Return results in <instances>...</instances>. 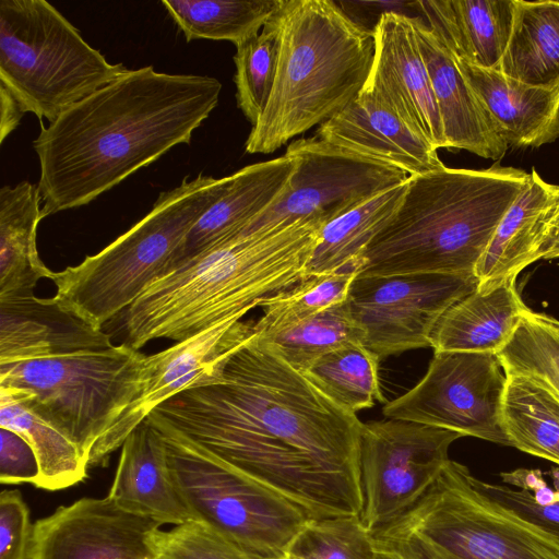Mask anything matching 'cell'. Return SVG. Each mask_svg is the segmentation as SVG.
Returning a JSON list of instances; mask_svg holds the SVG:
<instances>
[{
    "label": "cell",
    "mask_w": 559,
    "mask_h": 559,
    "mask_svg": "<svg viewBox=\"0 0 559 559\" xmlns=\"http://www.w3.org/2000/svg\"><path fill=\"white\" fill-rule=\"evenodd\" d=\"M40 203L38 185L29 181L0 190V301L35 296L38 282L52 274L37 250Z\"/></svg>",
    "instance_id": "obj_27"
},
{
    "label": "cell",
    "mask_w": 559,
    "mask_h": 559,
    "mask_svg": "<svg viewBox=\"0 0 559 559\" xmlns=\"http://www.w3.org/2000/svg\"><path fill=\"white\" fill-rule=\"evenodd\" d=\"M373 32L374 58L365 87L385 100L437 150L447 148L413 16L395 11L384 12L373 26Z\"/></svg>",
    "instance_id": "obj_17"
},
{
    "label": "cell",
    "mask_w": 559,
    "mask_h": 559,
    "mask_svg": "<svg viewBox=\"0 0 559 559\" xmlns=\"http://www.w3.org/2000/svg\"><path fill=\"white\" fill-rule=\"evenodd\" d=\"M416 5L454 57L499 69L512 31L514 0H429Z\"/></svg>",
    "instance_id": "obj_25"
},
{
    "label": "cell",
    "mask_w": 559,
    "mask_h": 559,
    "mask_svg": "<svg viewBox=\"0 0 559 559\" xmlns=\"http://www.w3.org/2000/svg\"><path fill=\"white\" fill-rule=\"evenodd\" d=\"M153 412L311 518L361 514L364 423L255 333L228 359L219 382L181 392Z\"/></svg>",
    "instance_id": "obj_1"
},
{
    "label": "cell",
    "mask_w": 559,
    "mask_h": 559,
    "mask_svg": "<svg viewBox=\"0 0 559 559\" xmlns=\"http://www.w3.org/2000/svg\"><path fill=\"white\" fill-rule=\"evenodd\" d=\"M110 335L63 308L53 297L0 301V364L102 350Z\"/></svg>",
    "instance_id": "obj_21"
},
{
    "label": "cell",
    "mask_w": 559,
    "mask_h": 559,
    "mask_svg": "<svg viewBox=\"0 0 559 559\" xmlns=\"http://www.w3.org/2000/svg\"><path fill=\"white\" fill-rule=\"evenodd\" d=\"M212 76L128 70L62 112L33 142L41 217L86 205L192 134L218 105Z\"/></svg>",
    "instance_id": "obj_2"
},
{
    "label": "cell",
    "mask_w": 559,
    "mask_h": 559,
    "mask_svg": "<svg viewBox=\"0 0 559 559\" xmlns=\"http://www.w3.org/2000/svg\"><path fill=\"white\" fill-rule=\"evenodd\" d=\"M556 258H559V202L556 212L555 228L549 241L547 252L545 253L543 259L551 260Z\"/></svg>",
    "instance_id": "obj_44"
},
{
    "label": "cell",
    "mask_w": 559,
    "mask_h": 559,
    "mask_svg": "<svg viewBox=\"0 0 559 559\" xmlns=\"http://www.w3.org/2000/svg\"><path fill=\"white\" fill-rule=\"evenodd\" d=\"M420 52L430 78L447 148L465 150L486 159L500 160L508 143L459 70L442 37L413 16Z\"/></svg>",
    "instance_id": "obj_19"
},
{
    "label": "cell",
    "mask_w": 559,
    "mask_h": 559,
    "mask_svg": "<svg viewBox=\"0 0 559 559\" xmlns=\"http://www.w3.org/2000/svg\"><path fill=\"white\" fill-rule=\"evenodd\" d=\"M160 526L109 496L82 498L34 524L28 559H156Z\"/></svg>",
    "instance_id": "obj_16"
},
{
    "label": "cell",
    "mask_w": 559,
    "mask_h": 559,
    "mask_svg": "<svg viewBox=\"0 0 559 559\" xmlns=\"http://www.w3.org/2000/svg\"><path fill=\"white\" fill-rule=\"evenodd\" d=\"M162 435L173 479L199 521L253 559H284L312 519L278 492L226 464L158 414L146 418Z\"/></svg>",
    "instance_id": "obj_10"
},
{
    "label": "cell",
    "mask_w": 559,
    "mask_h": 559,
    "mask_svg": "<svg viewBox=\"0 0 559 559\" xmlns=\"http://www.w3.org/2000/svg\"><path fill=\"white\" fill-rule=\"evenodd\" d=\"M146 356L123 344L93 352L0 364V390L90 455L105 431L141 394Z\"/></svg>",
    "instance_id": "obj_9"
},
{
    "label": "cell",
    "mask_w": 559,
    "mask_h": 559,
    "mask_svg": "<svg viewBox=\"0 0 559 559\" xmlns=\"http://www.w3.org/2000/svg\"><path fill=\"white\" fill-rule=\"evenodd\" d=\"M0 427L32 445L40 469L37 488L55 491L86 478L90 465L79 447L4 390H0Z\"/></svg>",
    "instance_id": "obj_31"
},
{
    "label": "cell",
    "mask_w": 559,
    "mask_h": 559,
    "mask_svg": "<svg viewBox=\"0 0 559 559\" xmlns=\"http://www.w3.org/2000/svg\"><path fill=\"white\" fill-rule=\"evenodd\" d=\"M477 286L476 275L356 276L346 301L364 331V345L382 359L429 347L443 313Z\"/></svg>",
    "instance_id": "obj_13"
},
{
    "label": "cell",
    "mask_w": 559,
    "mask_h": 559,
    "mask_svg": "<svg viewBox=\"0 0 559 559\" xmlns=\"http://www.w3.org/2000/svg\"><path fill=\"white\" fill-rule=\"evenodd\" d=\"M357 269L309 275L293 287L269 298L254 322L255 334L278 332L347 300Z\"/></svg>",
    "instance_id": "obj_35"
},
{
    "label": "cell",
    "mask_w": 559,
    "mask_h": 559,
    "mask_svg": "<svg viewBox=\"0 0 559 559\" xmlns=\"http://www.w3.org/2000/svg\"><path fill=\"white\" fill-rule=\"evenodd\" d=\"M294 169L295 158L285 153L227 176L222 194L183 238L173 270L216 242L243 230L286 193Z\"/></svg>",
    "instance_id": "obj_22"
},
{
    "label": "cell",
    "mask_w": 559,
    "mask_h": 559,
    "mask_svg": "<svg viewBox=\"0 0 559 559\" xmlns=\"http://www.w3.org/2000/svg\"><path fill=\"white\" fill-rule=\"evenodd\" d=\"M318 218L245 228L177 265L111 321L121 344L140 350L180 342L227 319H242L307 277L321 227Z\"/></svg>",
    "instance_id": "obj_3"
},
{
    "label": "cell",
    "mask_w": 559,
    "mask_h": 559,
    "mask_svg": "<svg viewBox=\"0 0 559 559\" xmlns=\"http://www.w3.org/2000/svg\"><path fill=\"white\" fill-rule=\"evenodd\" d=\"M289 559H378L360 515L312 518L296 535Z\"/></svg>",
    "instance_id": "obj_39"
},
{
    "label": "cell",
    "mask_w": 559,
    "mask_h": 559,
    "mask_svg": "<svg viewBox=\"0 0 559 559\" xmlns=\"http://www.w3.org/2000/svg\"><path fill=\"white\" fill-rule=\"evenodd\" d=\"M280 53L266 107L245 144L270 154L320 126L365 87L374 58L373 28L332 0H283L275 12Z\"/></svg>",
    "instance_id": "obj_5"
},
{
    "label": "cell",
    "mask_w": 559,
    "mask_h": 559,
    "mask_svg": "<svg viewBox=\"0 0 559 559\" xmlns=\"http://www.w3.org/2000/svg\"><path fill=\"white\" fill-rule=\"evenodd\" d=\"M543 320L548 323L555 331L556 333L558 334L559 336V321L556 320L555 318L552 317H549V316H546L544 313H540Z\"/></svg>",
    "instance_id": "obj_45"
},
{
    "label": "cell",
    "mask_w": 559,
    "mask_h": 559,
    "mask_svg": "<svg viewBox=\"0 0 559 559\" xmlns=\"http://www.w3.org/2000/svg\"><path fill=\"white\" fill-rule=\"evenodd\" d=\"M316 136L344 151L402 169L408 176L445 167L438 150L367 87L320 124Z\"/></svg>",
    "instance_id": "obj_18"
},
{
    "label": "cell",
    "mask_w": 559,
    "mask_h": 559,
    "mask_svg": "<svg viewBox=\"0 0 559 559\" xmlns=\"http://www.w3.org/2000/svg\"><path fill=\"white\" fill-rule=\"evenodd\" d=\"M280 9V8H278ZM280 28L275 13L261 32L236 46V99L253 127L270 99L278 63Z\"/></svg>",
    "instance_id": "obj_36"
},
{
    "label": "cell",
    "mask_w": 559,
    "mask_h": 559,
    "mask_svg": "<svg viewBox=\"0 0 559 559\" xmlns=\"http://www.w3.org/2000/svg\"><path fill=\"white\" fill-rule=\"evenodd\" d=\"M498 70L531 86H559V1L514 0L512 31Z\"/></svg>",
    "instance_id": "obj_28"
},
{
    "label": "cell",
    "mask_w": 559,
    "mask_h": 559,
    "mask_svg": "<svg viewBox=\"0 0 559 559\" xmlns=\"http://www.w3.org/2000/svg\"><path fill=\"white\" fill-rule=\"evenodd\" d=\"M406 182L380 191L323 224L307 266V276L359 270L366 248L397 210Z\"/></svg>",
    "instance_id": "obj_29"
},
{
    "label": "cell",
    "mask_w": 559,
    "mask_h": 559,
    "mask_svg": "<svg viewBox=\"0 0 559 559\" xmlns=\"http://www.w3.org/2000/svg\"><path fill=\"white\" fill-rule=\"evenodd\" d=\"M257 335L300 372L323 355L352 343L364 344L365 340L347 301L285 330Z\"/></svg>",
    "instance_id": "obj_34"
},
{
    "label": "cell",
    "mask_w": 559,
    "mask_h": 559,
    "mask_svg": "<svg viewBox=\"0 0 559 559\" xmlns=\"http://www.w3.org/2000/svg\"><path fill=\"white\" fill-rule=\"evenodd\" d=\"M128 70L108 62L49 2L0 1V86L40 123L53 122Z\"/></svg>",
    "instance_id": "obj_8"
},
{
    "label": "cell",
    "mask_w": 559,
    "mask_h": 559,
    "mask_svg": "<svg viewBox=\"0 0 559 559\" xmlns=\"http://www.w3.org/2000/svg\"><path fill=\"white\" fill-rule=\"evenodd\" d=\"M254 333L253 321L227 319L150 355L151 372L141 394L96 442L88 465L103 464L155 408L170 397L219 382L228 359Z\"/></svg>",
    "instance_id": "obj_15"
},
{
    "label": "cell",
    "mask_w": 559,
    "mask_h": 559,
    "mask_svg": "<svg viewBox=\"0 0 559 559\" xmlns=\"http://www.w3.org/2000/svg\"><path fill=\"white\" fill-rule=\"evenodd\" d=\"M516 278L497 288L477 289L449 308L430 340L435 352L488 353L497 355L511 340L525 310Z\"/></svg>",
    "instance_id": "obj_26"
},
{
    "label": "cell",
    "mask_w": 559,
    "mask_h": 559,
    "mask_svg": "<svg viewBox=\"0 0 559 559\" xmlns=\"http://www.w3.org/2000/svg\"><path fill=\"white\" fill-rule=\"evenodd\" d=\"M107 496L123 510L162 525L194 521L173 479L164 439L147 419L123 441Z\"/></svg>",
    "instance_id": "obj_23"
},
{
    "label": "cell",
    "mask_w": 559,
    "mask_h": 559,
    "mask_svg": "<svg viewBox=\"0 0 559 559\" xmlns=\"http://www.w3.org/2000/svg\"><path fill=\"white\" fill-rule=\"evenodd\" d=\"M380 358L352 343L317 359L305 372L318 389L343 408L357 413L385 403L379 378Z\"/></svg>",
    "instance_id": "obj_33"
},
{
    "label": "cell",
    "mask_w": 559,
    "mask_h": 559,
    "mask_svg": "<svg viewBox=\"0 0 559 559\" xmlns=\"http://www.w3.org/2000/svg\"><path fill=\"white\" fill-rule=\"evenodd\" d=\"M283 0H163L183 33L194 39L228 40L235 46L258 35Z\"/></svg>",
    "instance_id": "obj_32"
},
{
    "label": "cell",
    "mask_w": 559,
    "mask_h": 559,
    "mask_svg": "<svg viewBox=\"0 0 559 559\" xmlns=\"http://www.w3.org/2000/svg\"><path fill=\"white\" fill-rule=\"evenodd\" d=\"M286 153L295 158L288 190L247 229L307 218L328 223L409 177L402 169L344 151L316 135L292 142Z\"/></svg>",
    "instance_id": "obj_14"
},
{
    "label": "cell",
    "mask_w": 559,
    "mask_h": 559,
    "mask_svg": "<svg viewBox=\"0 0 559 559\" xmlns=\"http://www.w3.org/2000/svg\"><path fill=\"white\" fill-rule=\"evenodd\" d=\"M29 510L19 490L0 493V559H28L33 537Z\"/></svg>",
    "instance_id": "obj_41"
},
{
    "label": "cell",
    "mask_w": 559,
    "mask_h": 559,
    "mask_svg": "<svg viewBox=\"0 0 559 559\" xmlns=\"http://www.w3.org/2000/svg\"><path fill=\"white\" fill-rule=\"evenodd\" d=\"M0 481L14 485L39 478V463L32 445L13 430L0 427Z\"/></svg>",
    "instance_id": "obj_42"
},
{
    "label": "cell",
    "mask_w": 559,
    "mask_h": 559,
    "mask_svg": "<svg viewBox=\"0 0 559 559\" xmlns=\"http://www.w3.org/2000/svg\"><path fill=\"white\" fill-rule=\"evenodd\" d=\"M506 377L502 427L510 447L559 465V399L531 377Z\"/></svg>",
    "instance_id": "obj_30"
},
{
    "label": "cell",
    "mask_w": 559,
    "mask_h": 559,
    "mask_svg": "<svg viewBox=\"0 0 559 559\" xmlns=\"http://www.w3.org/2000/svg\"><path fill=\"white\" fill-rule=\"evenodd\" d=\"M507 377L498 356L435 352L424 378L386 403V418L412 421L510 445L502 427Z\"/></svg>",
    "instance_id": "obj_11"
},
{
    "label": "cell",
    "mask_w": 559,
    "mask_h": 559,
    "mask_svg": "<svg viewBox=\"0 0 559 559\" xmlns=\"http://www.w3.org/2000/svg\"><path fill=\"white\" fill-rule=\"evenodd\" d=\"M154 545L156 559H253L199 521L159 530Z\"/></svg>",
    "instance_id": "obj_40"
},
{
    "label": "cell",
    "mask_w": 559,
    "mask_h": 559,
    "mask_svg": "<svg viewBox=\"0 0 559 559\" xmlns=\"http://www.w3.org/2000/svg\"><path fill=\"white\" fill-rule=\"evenodd\" d=\"M559 186L545 181L533 167L526 188L498 224L475 275L477 290L488 293L547 252L555 228Z\"/></svg>",
    "instance_id": "obj_20"
},
{
    "label": "cell",
    "mask_w": 559,
    "mask_h": 559,
    "mask_svg": "<svg viewBox=\"0 0 559 559\" xmlns=\"http://www.w3.org/2000/svg\"><path fill=\"white\" fill-rule=\"evenodd\" d=\"M462 435L386 418L364 424L360 475L364 525L373 532L412 508L430 488Z\"/></svg>",
    "instance_id": "obj_12"
},
{
    "label": "cell",
    "mask_w": 559,
    "mask_h": 559,
    "mask_svg": "<svg viewBox=\"0 0 559 559\" xmlns=\"http://www.w3.org/2000/svg\"><path fill=\"white\" fill-rule=\"evenodd\" d=\"M284 559H289L288 557H285Z\"/></svg>",
    "instance_id": "obj_46"
},
{
    "label": "cell",
    "mask_w": 559,
    "mask_h": 559,
    "mask_svg": "<svg viewBox=\"0 0 559 559\" xmlns=\"http://www.w3.org/2000/svg\"><path fill=\"white\" fill-rule=\"evenodd\" d=\"M453 58L509 146L537 148L559 139V86H531Z\"/></svg>",
    "instance_id": "obj_24"
},
{
    "label": "cell",
    "mask_w": 559,
    "mask_h": 559,
    "mask_svg": "<svg viewBox=\"0 0 559 559\" xmlns=\"http://www.w3.org/2000/svg\"><path fill=\"white\" fill-rule=\"evenodd\" d=\"M530 173L495 163L409 176L392 218L360 258L357 276L475 275L501 218Z\"/></svg>",
    "instance_id": "obj_4"
},
{
    "label": "cell",
    "mask_w": 559,
    "mask_h": 559,
    "mask_svg": "<svg viewBox=\"0 0 559 559\" xmlns=\"http://www.w3.org/2000/svg\"><path fill=\"white\" fill-rule=\"evenodd\" d=\"M378 559H559V538L490 499L449 460L407 511L371 532Z\"/></svg>",
    "instance_id": "obj_6"
},
{
    "label": "cell",
    "mask_w": 559,
    "mask_h": 559,
    "mask_svg": "<svg viewBox=\"0 0 559 559\" xmlns=\"http://www.w3.org/2000/svg\"><path fill=\"white\" fill-rule=\"evenodd\" d=\"M548 474L552 486L537 468L501 473L506 485L478 479V486L493 501L559 538V467Z\"/></svg>",
    "instance_id": "obj_37"
},
{
    "label": "cell",
    "mask_w": 559,
    "mask_h": 559,
    "mask_svg": "<svg viewBox=\"0 0 559 559\" xmlns=\"http://www.w3.org/2000/svg\"><path fill=\"white\" fill-rule=\"evenodd\" d=\"M497 356L506 374L531 377L559 399V336L540 313L527 308Z\"/></svg>",
    "instance_id": "obj_38"
},
{
    "label": "cell",
    "mask_w": 559,
    "mask_h": 559,
    "mask_svg": "<svg viewBox=\"0 0 559 559\" xmlns=\"http://www.w3.org/2000/svg\"><path fill=\"white\" fill-rule=\"evenodd\" d=\"M227 177L203 174L163 191L152 210L128 231L80 264L52 272L55 299L96 329L130 307L155 281L168 274L179 247L218 199Z\"/></svg>",
    "instance_id": "obj_7"
},
{
    "label": "cell",
    "mask_w": 559,
    "mask_h": 559,
    "mask_svg": "<svg viewBox=\"0 0 559 559\" xmlns=\"http://www.w3.org/2000/svg\"><path fill=\"white\" fill-rule=\"evenodd\" d=\"M24 112L14 97L0 86V143L15 130Z\"/></svg>",
    "instance_id": "obj_43"
}]
</instances>
